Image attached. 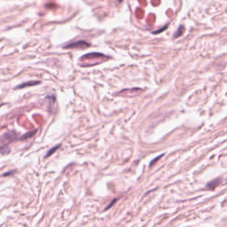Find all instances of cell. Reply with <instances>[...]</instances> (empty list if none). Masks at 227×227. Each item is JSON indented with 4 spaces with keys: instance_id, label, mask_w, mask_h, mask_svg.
Returning a JSON list of instances; mask_svg holds the SVG:
<instances>
[{
    "instance_id": "7a4b0ae2",
    "label": "cell",
    "mask_w": 227,
    "mask_h": 227,
    "mask_svg": "<svg viewBox=\"0 0 227 227\" xmlns=\"http://www.w3.org/2000/svg\"><path fill=\"white\" fill-rule=\"evenodd\" d=\"M90 44L84 41H78L76 42L70 43V44L65 46L64 49H85L89 47Z\"/></svg>"
},
{
    "instance_id": "277c9868",
    "label": "cell",
    "mask_w": 227,
    "mask_h": 227,
    "mask_svg": "<svg viewBox=\"0 0 227 227\" xmlns=\"http://www.w3.org/2000/svg\"><path fill=\"white\" fill-rule=\"evenodd\" d=\"M220 183H221V179H215L209 182L208 184L207 185V187L208 189L213 190L215 189Z\"/></svg>"
},
{
    "instance_id": "5b68a950",
    "label": "cell",
    "mask_w": 227,
    "mask_h": 227,
    "mask_svg": "<svg viewBox=\"0 0 227 227\" xmlns=\"http://www.w3.org/2000/svg\"><path fill=\"white\" fill-rule=\"evenodd\" d=\"M184 29H185L184 27H183V25H180L176 33L174 35V38H177V37H180L183 31H184Z\"/></svg>"
},
{
    "instance_id": "3957f363",
    "label": "cell",
    "mask_w": 227,
    "mask_h": 227,
    "mask_svg": "<svg viewBox=\"0 0 227 227\" xmlns=\"http://www.w3.org/2000/svg\"><path fill=\"white\" fill-rule=\"evenodd\" d=\"M40 81H36V80H33V81H29V82H23V83L18 85V86H16L15 89H21V88H24L25 87H29V86H35V85H37L39 84H40Z\"/></svg>"
},
{
    "instance_id": "8992f818",
    "label": "cell",
    "mask_w": 227,
    "mask_h": 227,
    "mask_svg": "<svg viewBox=\"0 0 227 227\" xmlns=\"http://www.w3.org/2000/svg\"><path fill=\"white\" fill-rule=\"evenodd\" d=\"M59 147H60V145H56V146H54V147H53V148H51V150H49V152H47V154H46L45 158H49V157L51 156V155H53L54 153L55 152L56 150H57Z\"/></svg>"
},
{
    "instance_id": "52a82bcc",
    "label": "cell",
    "mask_w": 227,
    "mask_h": 227,
    "mask_svg": "<svg viewBox=\"0 0 227 227\" xmlns=\"http://www.w3.org/2000/svg\"><path fill=\"white\" fill-rule=\"evenodd\" d=\"M168 27V25H165L164 27H163V28H161V29H159V30H157V31H155L154 32H153L152 33L153 34H158V33H161V32H163V31H165V29H167V28Z\"/></svg>"
},
{
    "instance_id": "ba28073f",
    "label": "cell",
    "mask_w": 227,
    "mask_h": 227,
    "mask_svg": "<svg viewBox=\"0 0 227 227\" xmlns=\"http://www.w3.org/2000/svg\"><path fill=\"white\" fill-rule=\"evenodd\" d=\"M161 157H162V155H161V156H159L158 157V158H155V159H154V160H152V162L150 163V166H151V165H152L153 164H154V163L155 162H156V161H158L159 159H160V158H161Z\"/></svg>"
},
{
    "instance_id": "6da1fadb",
    "label": "cell",
    "mask_w": 227,
    "mask_h": 227,
    "mask_svg": "<svg viewBox=\"0 0 227 227\" xmlns=\"http://www.w3.org/2000/svg\"><path fill=\"white\" fill-rule=\"evenodd\" d=\"M21 140H23L22 136H19L18 134L15 131L5 132L0 137V154H9L10 152V149L8 147V144L15 141Z\"/></svg>"
},
{
    "instance_id": "9c48e42d",
    "label": "cell",
    "mask_w": 227,
    "mask_h": 227,
    "mask_svg": "<svg viewBox=\"0 0 227 227\" xmlns=\"http://www.w3.org/2000/svg\"><path fill=\"white\" fill-rule=\"evenodd\" d=\"M118 1H120V2H122V0H118Z\"/></svg>"
}]
</instances>
